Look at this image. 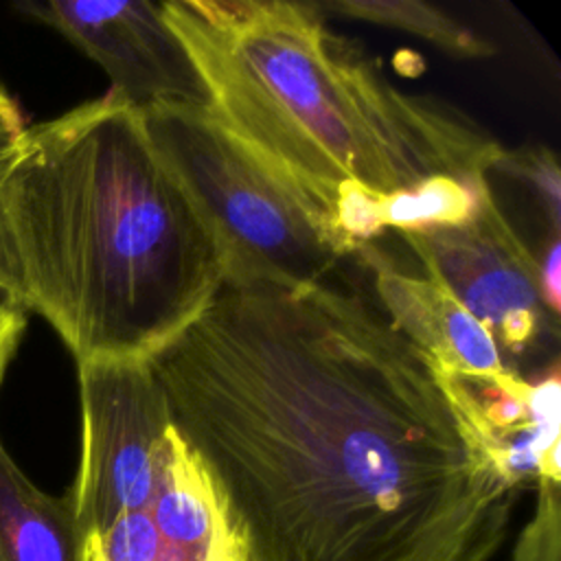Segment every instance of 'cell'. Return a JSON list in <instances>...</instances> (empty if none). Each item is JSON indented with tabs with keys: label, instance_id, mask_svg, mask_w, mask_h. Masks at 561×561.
I'll list each match as a JSON object with an SVG mask.
<instances>
[{
	"label": "cell",
	"instance_id": "obj_1",
	"mask_svg": "<svg viewBox=\"0 0 561 561\" xmlns=\"http://www.w3.org/2000/svg\"><path fill=\"white\" fill-rule=\"evenodd\" d=\"M254 561H491L517 491L469 383L329 280L221 285L153 359Z\"/></svg>",
	"mask_w": 561,
	"mask_h": 561
},
{
	"label": "cell",
	"instance_id": "obj_11",
	"mask_svg": "<svg viewBox=\"0 0 561 561\" xmlns=\"http://www.w3.org/2000/svg\"><path fill=\"white\" fill-rule=\"evenodd\" d=\"M77 552L68 497L39 489L0 438V561H77Z\"/></svg>",
	"mask_w": 561,
	"mask_h": 561
},
{
	"label": "cell",
	"instance_id": "obj_14",
	"mask_svg": "<svg viewBox=\"0 0 561 561\" xmlns=\"http://www.w3.org/2000/svg\"><path fill=\"white\" fill-rule=\"evenodd\" d=\"M495 169H506L515 178H522L539 195L541 206L550 219V230L559 232L561 224V173L554 153L548 147H524L517 151H504Z\"/></svg>",
	"mask_w": 561,
	"mask_h": 561
},
{
	"label": "cell",
	"instance_id": "obj_2",
	"mask_svg": "<svg viewBox=\"0 0 561 561\" xmlns=\"http://www.w3.org/2000/svg\"><path fill=\"white\" fill-rule=\"evenodd\" d=\"M0 224L22 298L77 362L153 359L224 285L206 224L114 90L0 153Z\"/></svg>",
	"mask_w": 561,
	"mask_h": 561
},
{
	"label": "cell",
	"instance_id": "obj_6",
	"mask_svg": "<svg viewBox=\"0 0 561 561\" xmlns=\"http://www.w3.org/2000/svg\"><path fill=\"white\" fill-rule=\"evenodd\" d=\"M427 276L443 283L493 335L502 353L524 355L557 318L539 291V263L486 184L473 215L454 226L399 232Z\"/></svg>",
	"mask_w": 561,
	"mask_h": 561
},
{
	"label": "cell",
	"instance_id": "obj_13",
	"mask_svg": "<svg viewBox=\"0 0 561 561\" xmlns=\"http://www.w3.org/2000/svg\"><path fill=\"white\" fill-rule=\"evenodd\" d=\"M528 522L522 526L511 561H561V480L539 478Z\"/></svg>",
	"mask_w": 561,
	"mask_h": 561
},
{
	"label": "cell",
	"instance_id": "obj_12",
	"mask_svg": "<svg viewBox=\"0 0 561 561\" xmlns=\"http://www.w3.org/2000/svg\"><path fill=\"white\" fill-rule=\"evenodd\" d=\"M322 15H340L379 26L414 33L447 55L482 59L495 55V46L476 35L462 22L430 2L416 0H324L316 2Z\"/></svg>",
	"mask_w": 561,
	"mask_h": 561
},
{
	"label": "cell",
	"instance_id": "obj_9",
	"mask_svg": "<svg viewBox=\"0 0 561 561\" xmlns=\"http://www.w3.org/2000/svg\"><path fill=\"white\" fill-rule=\"evenodd\" d=\"M353 256L370 272L377 307L390 324L438 368L467 381L508 370L493 335L443 283L397 267L373 243H362Z\"/></svg>",
	"mask_w": 561,
	"mask_h": 561
},
{
	"label": "cell",
	"instance_id": "obj_3",
	"mask_svg": "<svg viewBox=\"0 0 561 561\" xmlns=\"http://www.w3.org/2000/svg\"><path fill=\"white\" fill-rule=\"evenodd\" d=\"M160 7L202 77L206 110L327 221L351 186L375 195L432 178L478 186L504 153L456 107L397 90L327 31L316 2Z\"/></svg>",
	"mask_w": 561,
	"mask_h": 561
},
{
	"label": "cell",
	"instance_id": "obj_5",
	"mask_svg": "<svg viewBox=\"0 0 561 561\" xmlns=\"http://www.w3.org/2000/svg\"><path fill=\"white\" fill-rule=\"evenodd\" d=\"M81 454L66 497L77 535L99 530L153 497L173 419L151 359L77 362Z\"/></svg>",
	"mask_w": 561,
	"mask_h": 561
},
{
	"label": "cell",
	"instance_id": "obj_8",
	"mask_svg": "<svg viewBox=\"0 0 561 561\" xmlns=\"http://www.w3.org/2000/svg\"><path fill=\"white\" fill-rule=\"evenodd\" d=\"M18 9L94 59L118 96L138 110L208 105L202 77L180 37L149 0H26Z\"/></svg>",
	"mask_w": 561,
	"mask_h": 561
},
{
	"label": "cell",
	"instance_id": "obj_10",
	"mask_svg": "<svg viewBox=\"0 0 561 561\" xmlns=\"http://www.w3.org/2000/svg\"><path fill=\"white\" fill-rule=\"evenodd\" d=\"M482 184L471 186L454 178H432L392 195H375L353 186L342 191L333 202L329 224L355 250L362 243H370L386 228L414 232L432 226L462 224L473 215Z\"/></svg>",
	"mask_w": 561,
	"mask_h": 561
},
{
	"label": "cell",
	"instance_id": "obj_16",
	"mask_svg": "<svg viewBox=\"0 0 561 561\" xmlns=\"http://www.w3.org/2000/svg\"><path fill=\"white\" fill-rule=\"evenodd\" d=\"M539 263V291L546 309L559 318L561 309V239L552 234Z\"/></svg>",
	"mask_w": 561,
	"mask_h": 561
},
{
	"label": "cell",
	"instance_id": "obj_15",
	"mask_svg": "<svg viewBox=\"0 0 561 561\" xmlns=\"http://www.w3.org/2000/svg\"><path fill=\"white\" fill-rule=\"evenodd\" d=\"M28 305L11 287L0 283V386L28 327Z\"/></svg>",
	"mask_w": 561,
	"mask_h": 561
},
{
	"label": "cell",
	"instance_id": "obj_18",
	"mask_svg": "<svg viewBox=\"0 0 561 561\" xmlns=\"http://www.w3.org/2000/svg\"><path fill=\"white\" fill-rule=\"evenodd\" d=\"M0 283L7 285V287H11L13 291H18V294L22 296L20 280H18V272H15V263H13L11 250H9V245H7L2 224H0ZM24 302H26V300H24Z\"/></svg>",
	"mask_w": 561,
	"mask_h": 561
},
{
	"label": "cell",
	"instance_id": "obj_7",
	"mask_svg": "<svg viewBox=\"0 0 561 561\" xmlns=\"http://www.w3.org/2000/svg\"><path fill=\"white\" fill-rule=\"evenodd\" d=\"M77 561H254V552L221 484L173 425L149 504L79 537Z\"/></svg>",
	"mask_w": 561,
	"mask_h": 561
},
{
	"label": "cell",
	"instance_id": "obj_4",
	"mask_svg": "<svg viewBox=\"0 0 561 561\" xmlns=\"http://www.w3.org/2000/svg\"><path fill=\"white\" fill-rule=\"evenodd\" d=\"M164 164L206 224L224 285L298 289L324 283L355 250L206 107L140 110Z\"/></svg>",
	"mask_w": 561,
	"mask_h": 561
},
{
	"label": "cell",
	"instance_id": "obj_17",
	"mask_svg": "<svg viewBox=\"0 0 561 561\" xmlns=\"http://www.w3.org/2000/svg\"><path fill=\"white\" fill-rule=\"evenodd\" d=\"M26 125H24V118L20 114L15 99L0 83V153L20 136V131Z\"/></svg>",
	"mask_w": 561,
	"mask_h": 561
}]
</instances>
